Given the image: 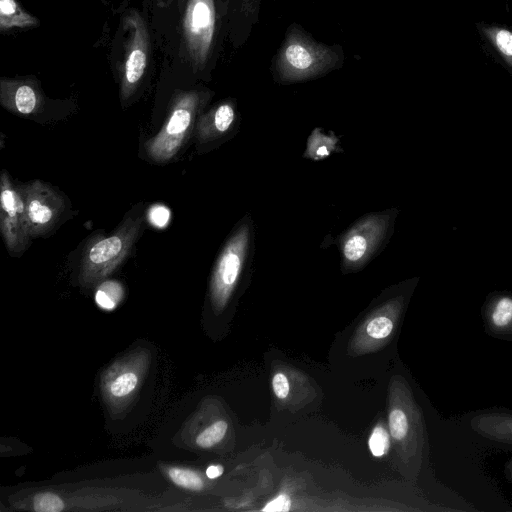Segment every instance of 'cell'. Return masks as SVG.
Instances as JSON below:
<instances>
[{"mask_svg": "<svg viewBox=\"0 0 512 512\" xmlns=\"http://www.w3.org/2000/svg\"><path fill=\"white\" fill-rule=\"evenodd\" d=\"M228 37L223 0H177L163 38L164 58L200 82H209Z\"/></svg>", "mask_w": 512, "mask_h": 512, "instance_id": "cell-1", "label": "cell"}, {"mask_svg": "<svg viewBox=\"0 0 512 512\" xmlns=\"http://www.w3.org/2000/svg\"><path fill=\"white\" fill-rule=\"evenodd\" d=\"M156 48L147 0H142V8L123 9L111 52L123 107L135 102L147 88L154 73Z\"/></svg>", "mask_w": 512, "mask_h": 512, "instance_id": "cell-2", "label": "cell"}, {"mask_svg": "<svg viewBox=\"0 0 512 512\" xmlns=\"http://www.w3.org/2000/svg\"><path fill=\"white\" fill-rule=\"evenodd\" d=\"M344 61L341 45L320 42L292 22L271 60L270 72L275 83L292 85L324 77L342 68Z\"/></svg>", "mask_w": 512, "mask_h": 512, "instance_id": "cell-3", "label": "cell"}, {"mask_svg": "<svg viewBox=\"0 0 512 512\" xmlns=\"http://www.w3.org/2000/svg\"><path fill=\"white\" fill-rule=\"evenodd\" d=\"M213 96V90L196 80H190L187 86L175 88L162 128L145 143L147 157L159 164L172 160L194 132L200 115Z\"/></svg>", "mask_w": 512, "mask_h": 512, "instance_id": "cell-4", "label": "cell"}, {"mask_svg": "<svg viewBox=\"0 0 512 512\" xmlns=\"http://www.w3.org/2000/svg\"><path fill=\"white\" fill-rule=\"evenodd\" d=\"M255 255V226L250 212L233 227L222 246L211 274L212 304L222 309L239 284L249 277Z\"/></svg>", "mask_w": 512, "mask_h": 512, "instance_id": "cell-5", "label": "cell"}, {"mask_svg": "<svg viewBox=\"0 0 512 512\" xmlns=\"http://www.w3.org/2000/svg\"><path fill=\"white\" fill-rule=\"evenodd\" d=\"M398 214V208L368 213L337 237L344 273L361 270L382 252L393 235Z\"/></svg>", "mask_w": 512, "mask_h": 512, "instance_id": "cell-6", "label": "cell"}, {"mask_svg": "<svg viewBox=\"0 0 512 512\" xmlns=\"http://www.w3.org/2000/svg\"><path fill=\"white\" fill-rule=\"evenodd\" d=\"M144 219L142 205H139L136 212H131L114 233L87 245L80 263L79 277L83 284L104 280L122 264L140 236Z\"/></svg>", "mask_w": 512, "mask_h": 512, "instance_id": "cell-7", "label": "cell"}, {"mask_svg": "<svg viewBox=\"0 0 512 512\" xmlns=\"http://www.w3.org/2000/svg\"><path fill=\"white\" fill-rule=\"evenodd\" d=\"M20 190L30 237L47 235L57 226L66 211L65 197L41 180L29 182L20 187Z\"/></svg>", "mask_w": 512, "mask_h": 512, "instance_id": "cell-8", "label": "cell"}, {"mask_svg": "<svg viewBox=\"0 0 512 512\" xmlns=\"http://www.w3.org/2000/svg\"><path fill=\"white\" fill-rule=\"evenodd\" d=\"M0 230L9 254L14 257L22 255L31 239L25 204L20 187L13 185L5 170L0 177Z\"/></svg>", "mask_w": 512, "mask_h": 512, "instance_id": "cell-9", "label": "cell"}, {"mask_svg": "<svg viewBox=\"0 0 512 512\" xmlns=\"http://www.w3.org/2000/svg\"><path fill=\"white\" fill-rule=\"evenodd\" d=\"M239 126L240 114L237 100L227 97L200 115L194 135L198 144L215 147L237 134Z\"/></svg>", "mask_w": 512, "mask_h": 512, "instance_id": "cell-10", "label": "cell"}, {"mask_svg": "<svg viewBox=\"0 0 512 512\" xmlns=\"http://www.w3.org/2000/svg\"><path fill=\"white\" fill-rule=\"evenodd\" d=\"M48 101L34 75L0 78V104L11 113L37 115L44 111Z\"/></svg>", "mask_w": 512, "mask_h": 512, "instance_id": "cell-11", "label": "cell"}, {"mask_svg": "<svg viewBox=\"0 0 512 512\" xmlns=\"http://www.w3.org/2000/svg\"><path fill=\"white\" fill-rule=\"evenodd\" d=\"M228 21L227 41L240 49L250 38L259 22L262 0H223Z\"/></svg>", "mask_w": 512, "mask_h": 512, "instance_id": "cell-12", "label": "cell"}, {"mask_svg": "<svg viewBox=\"0 0 512 512\" xmlns=\"http://www.w3.org/2000/svg\"><path fill=\"white\" fill-rule=\"evenodd\" d=\"M476 28L488 53L512 74V24L480 21Z\"/></svg>", "mask_w": 512, "mask_h": 512, "instance_id": "cell-13", "label": "cell"}, {"mask_svg": "<svg viewBox=\"0 0 512 512\" xmlns=\"http://www.w3.org/2000/svg\"><path fill=\"white\" fill-rule=\"evenodd\" d=\"M39 26V19L24 9L18 0H0V32L2 34Z\"/></svg>", "mask_w": 512, "mask_h": 512, "instance_id": "cell-14", "label": "cell"}, {"mask_svg": "<svg viewBox=\"0 0 512 512\" xmlns=\"http://www.w3.org/2000/svg\"><path fill=\"white\" fill-rule=\"evenodd\" d=\"M340 152H343V149L339 137L333 131L325 132L322 128L316 127L307 138L302 157L320 161Z\"/></svg>", "mask_w": 512, "mask_h": 512, "instance_id": "cell-15", "label": "cell"}, {"mask_svg": "<svg viewBox=\"0 0 512 512\" xmlns=\"http://www.w3.org/2000/svg\"><path fill=\"white\" fill-rule=\"evenodd\" d=\"M177 0H147L158 49L170 26Z\"/></svg>", "mask_w": 512, "mask_h": 512, "instance_id": "cell-16", "label": "cell"}, {"mask_svg": "<svg viewBox=\"0 0 512 512\" xmlns=\"http://www.w3.org/2000/svg\"><path fill=\"white\" fill-rule=\"evenodd\" d=\"M491 322L497 328L506 327L512 322V295L498 294L493 297Z\"/></svg>", "mask_w": 512, "mask_h": 512, "instance_id": "cell-17", "label": "cell"}, {"mask_svg": "<svg viewBox=\"0 0 512 512\" xmlns=\"http://www.w3.org/2000/svg\"><path fill=\"white\" fill-rule=\"evenodd\" d=\"M122 296L123 290L118 282L105 281L99 286L95 294V300L101 308L112 310L119 303Z\"/></svg>", "mask_w": 512, "mask_h": 512, "instance_id": "cell-18", "label": "cell"}, {"mask_svg": "<svg viewBox=\"0 0 512 512\" xmlns=\"http://www.w3.org/2000/svg\"><path fill=\"white\" fill-rule=\"evenodd\" d=\"M167 473L171 481L182 488L194 491L203 488L204 484L201 476L193 470L171 467L167 470Z\"/></svg>", "mask_w": 512, "mask_h": 512, "instance_id": "cell-19", "label": "cell"}, {"mask_svg": "<svg viewBox=\"0 0 512 512\" xmlns=\"http://www.w3.org/2000/svg\"><path fill=\"white\" fill-rule=\"evenodd\" d=\"M227 423L217 421L203 430L196 438V443L201 448H209L220 442L226 434Z\"/></svg>", "mask_w": 512, "mask_h": 512, "instance_id": "cell-20", "label": "cell"}, {"mask_svg": "<svg viewBox=\"0 0 512 512\" xmlns=\"http://www.w3.org/2000/svg\"><path fill=\"white\" fill-rule=\"evenodd\" d=\"M33 508L37 512H60L64 509V502L55 493L42 492L34 497Z\"/></svg>", "mask_w": 512, "mask_h": 512, "instance_id": "cell-21", "label": "cell"}, {"mask_svg": "<svg viewBox=\"0 0 512 512\" xmlns=\"http://www.w3.org/2000/svg\"><path fill=\"white\" fill-rule=\"evenodd\" d=\"M369 449L375 457L385 455L390 446L389 435L381 426H376L369 438Z\"/></svg>", "mask_w": 512, "mask_h": 512, "instance_id": "cell-22", "label": "cell"}, {"mask_svg": "<svg viewBox=\"0 0 512 512\" xmlns=\"http://www.w3.org/2000/svg\"><path fill=\"white\" fill-rule=\"evenodd\" d=\"M138 382L137 376L132 373H124L118 376L111 384L110 391L113 396L123 397L131 393Z\"/></svg>", "mask_w": 512, "mask_h": 512, "instance_id": "cell-23", "label": "cell"}, {"mask_svg": "<svg viewBox=\"0 0 512 512\" xmlns=\"http://www.w3.org/2000/svg\"><path fill=\"white\" fill-rule=\"evenodd\" d=\"M389 429L396 440L403 439L408 431V421L405 413L400 409H394L389 414Z\"/></svg>", "mask_w": 512, "mask_h": 512, "instance_id": "cell-24", "label": "cell"}, {"mask_svg": "<svg viewBox=\"0 0 512 512\" xmlns=\"http://www.w3.org/2000/svg\"><path fill=\"white\" fill-rule=\"evenodd\" d=\"M393 330V322L391 319L385 316H380L372 319L366 328V331L369 336L380 339L385 338Z\"/></svg>", "mask_w": 512, "mask_h": 512, "instance_id": "cell-25", "label": "cell"}, {"mask_svg": "<svg viewBox=\"0 0 512 512\" xmlns=\"http://www.w3.org/2000/svg\"><path fill=\"white\" fill-rule=\"evenodd\" d=\"M290 498L286 494H280L278 497L268 502L262 509L267 512H286L290 509Z\"/></svg>", "mask_w": 512, "mask_h": 512, "instance_id": "cell-26", "label": "cell"}, {"mask_svg": "<svg viewBox=\"0 0 512 512\" xmlns=\"http://www.w3.org/2000/svg\"><path fill=\"white\" fill-rule=\"evenodd\" d=\"M273 391L279 399H284L289 394V382L282 373H277L272 380Z\"/></svg>", "mask_w": 512, "mask_h": 512, "instance_id": "cell-27", "label": "cell"}, {"mask_svg": "<svg viewBox=\"0 0 512 512\" xmlns=\"http://www.w3.org/2000/svg\"><path fill=\"white\" fill-rule=\"evenodd\" d=\"M150 220L157 226H163L169 219V211L162 206H157L149 214Z\"/></svg>", "mask_w": 512, "mask_h": 512, "instance_id": "cell-28", "label": "cell"}, {"mask_svg": "<svg viewBox=\"0 0 512 512\" xmlns=\"http://www.w3.org/2000/svg\"><path fill=\"white\" fill-rule=\"evenodd\" d=\"M223 467L221 465H211L206 469V475L210 479H214L222 475Z\"/></svg>", "mask_w": 512, "mask_h": 512, "instance_id": "cell-29", "label": "cell"}]
</instances>
